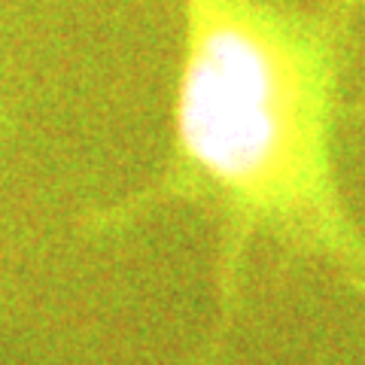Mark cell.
<instances>
[{"mask_svg": "<svg viewBox=\"0 0 365 365\" xmlns=\"http://www.w3.org/2000/svg\"><path fill=\"white\" fill-rule=\"evenodd\" d=\"M180 4L186 49L174 168L107 220L170 195H213L228 225L225 287L256 228L365 283V244L347 222L329 162L338 21H304L256 0Z\"/></svg>", "mask_w": 365, "mask_h": 365, "instance_id": "6da1fadb", "label": "cell"}]
</instances>
